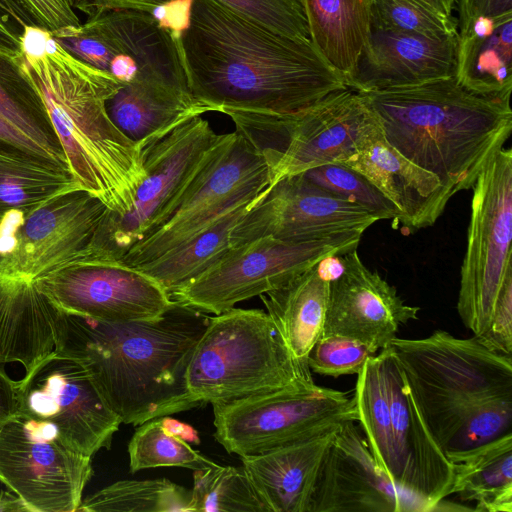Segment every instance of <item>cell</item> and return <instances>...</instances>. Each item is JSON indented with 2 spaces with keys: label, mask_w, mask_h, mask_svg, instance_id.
Wrapping results in <instances>:
<instances>
[{
  "label": "cell",
  "mask_w": 512,
  "mask_h": 512,
  "mask_svg": "<svg viewBox=\"0 0 512 512\" xmlns=\"http://www.w3.org/2000/svg\"><path fill=\"white\" fill-rule=\"evenodd\" d=\"M179 44L191 94L208 112L291 114L347 88L312 42L219 0H192Z\"/></svg>",
  "instance_id": "obj_1"
},
{
  "label": "cell",
  "mask_w": 512,
  "mask_h": 512,
  "mask_svg": "<svg viewBox=\"0 0 512 512\" xmlns=\"http://www.w3.org/2000/svg\"><path fill=\"white\" fill-rule=\"evenodd\" d=\"M19 37L21 67L43 102L68 168L83 190L114 215H125L146 174L141 146L107 111L124 83L74 57L45 28L27 25Z\"/></svg>",
  "instance_id": "obj_2"
},
{
  "label": "cell",
  "mask_w": 512,
  "mask_h": 512,
  "mask_svg": "<svg viewBox=\"0 0 512 512\" xmlns=\"http://www.w3.org/2000/svg\"><path fill=\"white\" fill-rule=\"evenodd\" d=\"M56 351L78 361L122 423L140 425L201 406L187 368L210 317L175 302L160 318L104 322L65 313Z\"/></svg>",
  "instance_id": "obj_3"
},
{
  "label": "cell",
  "mask_w": 512,
  "mask_h": 512,
  "mask_svg": "<svg viewBox=\"0 0 512 512\" xmlns=\"http://www.w3.org/2000/svg\"><path fill=\"white\" fill-rule=\"evenodd\" d=\"M359 93L386 141L453 194L472 188L512 132L510 100L473 93L455 77Z\"/></svg>",
  "instance_id": "obj_4"
},
{
  "label": "cell",
  "mask_w": 512,
  "mask_h": 512,
  "mask_svg": "<svg viewBox=\"0 0 512 512\" xmlns=\"http://www.w3.org/2000/svg\"><path fill=\"white\" fill-rule=\"evenodd\" d=\"M186 382L202 405L316 385L308 363L292 355L267 312L234 307L210 317Z\"/></svg>",
  "instance_id": "obj_5"
},
{
  "label": "cell",
  "mask_w": 512,
  "mask_h": 512,
  "mask_svg": "<svg viewBox=\"0 0 512 512\" xmlns=\"http://www.w3.org/2000/svg\"><path fill=\"white\" fill-rule=\"evenodd\" d=\"M390 347L443 451L475 406L512 397L511 356L487 349L474 337L436 330L422 339L395 337Z\"/></svg>",
  "instance_id": "obj_6"
},
{
  "label": "cell",
  "mask_w": 512,
  "mask_h": 512,
  "mask_svg": "<svg viewBox=\"0 0 512 512\" xmlns=\"http://www.w3.org/2000/svg\"><path fill=\"white\" fill-rule=\"evenodd\" d=\"M236 132L264 156L272 186L284 177L342 163L382 134L361 94L349 87L291 114L231 110Z\"/></svg>",
  "instance_id": "obj_7"
},
{
  "label": "cell",
  "mask_w": 512,
  "mask_h": 512,
  "mask_svg": "<svg viewBox=\"0 0 512 512\" xmlns=\"http://www.w3.org/2000/svg\"><path fill=\"white\" fill-rule=\"evenodd\" d=\"M220 137L207 120L195 116L141 144L146 177L128 213L118 217L107 211L92 260L121 261L132 246L165 224Z\"/></svg>",
  "instance_id": "obj_8"
},
{
  "label": "cell",
  "mask_w": 512,
  "mask_h": 512,
  "mask_svg": "<svg viewBox=\"0 0 512 512\" xmlns=\"http://www.w3.org/2000/svg\"><path fill=\"white\" fill-rule=\"evenodd\" d=\"M108 207L86 190L0 213V281L35 282L91 261Z\"/></svg>",
  "instance_id": "obj_9"
},
{
  "label": "cell",
  "mask_w": 512,
  "mask_h": 512,
  "mask_svg": "<svg viewBox=\"0 0 512 512\" xmlns=\"http://www.w3.org/2000/svg\"><path fill=\"white\" fill-rule=\"evenodd\" d=\"M362 235L306 242L261 237L231 246L199 276L174 290L178 304L218 315L275 290L324 259L357 249Z\"/></svg>",
  "instance_id": "obj_10"
},
{
  "label": "cell",
  "mask_w": 512,
  "mask_h": 512,
  "mask_svg": "<svg viewBox=\"0 0 512 512\" xmlns=\"http://www.w3.org/2000/svg\"><path fill=\"white\" fill-rule=\"evenodd\" d=\"M472 188L457 311L473 336H479L487 329L501 288L512 275L511 148H502L492 157Z\"/></svg>",
  "instance_id": "obj_11"
},
{
  "label": "cell",
  "mask_w": 512,
  "mask_h": 512,
  "mask_svg": "<svg viewBox=\"0 0 512 512\" xmlns=\"http://www.w3.org/2000/svg\"><path fill=\"white\" fill-rule=\"evenodd\" d=\"M269 167L245 137L221 134L170 219L132 246L121 262L136 267L193 238L236 206L260 195Z\"/></svg>",
  "instance_id": "obj_12"
},
{
  "label": "cell",
  "mask_w": 512,
  "mask_h": 512,
  "mask_svg": "<svg viewBox=\"0 0 512 512\" xmlns=\"http://www.w3.org/2000/svg\"><path fill=\"white\" fill-rule=\"evenodd\" d=\"M214 438L239 457L261 454L357 421L354 399L315 385L213 404Z\"/></svg>",
  "instance_id": "obj_13"
},
{
  "label": "cell",
  "mask_w": 512,
  "mask_h": 512,
  "mask_svg": "<svg viewBox=\"0 0 512 512\" xmlns=\"http://www.w3.org/2000/svg\"><path fill=\"white\" fill-rule=\"evenodd\" d=\"M92 458L66 445L54 427L17 413L0 426V482L30 512H77Z\"/></svg>",
  "instance_id": "obj_14"
},
{
  "label": "cell",
  "mask_w": 512,
  "mask_h": 512,
  "mask_svg": "<svg viewBox=\"0 0 512 512\" xmlns=\"http://www.w3.org/2000/svg\"><path fill=\"white\" fill-rule=\"evenodd\" d=\"M18 412L55 428L71 449L93 458L122 424L87 370L54 351L17 381Z\"/></svg>",
  "instance_id": "obj_15"
},
{
  "label": "cell",
  "mask_w": 512,
  "mask_h": 512,
  "mask_svg": "<svg viewBox=\"0 0 512 512\" xmlns=\"http://www.w3.org/2000/svg\"><path fill=\"white\" fill-rule=\"evenodd\" d=\"M76 54L123 83L158 81L189 89L179 37L137 9L98 13L79 26Z\"/></svg>",
  "instance_id": "obj_16"
},
{
  "label": "cell",
  "mask_w": 512,
  "mask_h": 512,
  "mask_svg": "<svg viewBox=\"0 0 512 512\" xmlns=\"http://www.w3.org/2000/svg\"><path fill=\"white\" fill-rule=\"evenodd\" d=\"M378 221L372 213L297 174L267 187L232 230L231 246L261 237L306 242L362 235Z\"/></svg>",
  "instance_id": "obj_17"
},
{
  "label": "cell",
  "mask_w": 512,
  "mask_h": 512,
  "mask_svg": "<svg viewBox=\"0 0 512 512\" xmlns=\"http://www.w3.org/2000/svg\"><path fill=\"white\" fill-rule=\"evenodd\" d=\"M34 283L63 312L104 322L154 320L175 305L157 281L121 261L67 266Z\"/></svg>",
  "instance_id": "obj_18"
},
{
  "label": "cell",
  "mask_w": 512,
  "mask_h": 512,
  "mask_svg": "<svg viewBox=\"0 0 512 512\" xmlns=\"http://www.w3.org/2000/svg\"><path fill=\"white\" fill-rule=\"evenodd\" d=\"M379 355L401 470L400 490L422 512L435 511L450 496L453 464L432 434L392 348L381 349Z\"/></svg>",
  "instance_id": "obj_19"
},
{
  "label": "cell",
  "mask_w": 512,
  "mask_h": 512,
  "mask_svg": "<svg viewBox=\"0 0 512 512\" xmlns=\"http://www.w3.org/2000/svg\"><path fill=\"white\" fill-rule=\"evenodd\" d=\"M354 422L337 428L322 459L308 512H422L379 470Z\"/></svg>",
  "instance_id": "obj_20"
},
{
  "label": "cell",
  "mask_w": 512,
  "mask_h": 512,
  "mask_svg": "<svg viewBox=\"0 0 512 512\" xmlns=\"http://www.w3.org/2000/svg\"><path fill=\"white\" fill-rule=\"evenodd\" d=\"M339 259L342 270L330 281L322 335L346 336L378 350L389 347L400 325L418 319L420 308L406 304L356 250Z\"/></svg>",
  "instance_id": "obj_21"
},
{
  "label": "cell",
  "mask_w": 512,
  "mask_h": 512,
  "mask_svg": "<svg viewBox=\"0 0 512 512\" xmlns=\"http://www.w3.org/2000/svg\"><path fill=\"white\" fill-rule=\"evenodd\" d=\"M457 44L458 35L437 38L371 29L347 87L369 92L455 77Z\"/></svg>",
  "instance_id": "obj_22"
},
{
  "label": "cell",
  "mask_w": 512,
  "mask_h": 512,
  "mask_svg": "<svg viewBox=\"0 0 512 512\" xmlns=\"http://www.w3.org/2000/svg\"><path fill=\"white\" fill-rule=\"evenodd\" d=\"M340 164L365 176L400 211L409 232L432 226L454 195L433 173L391 146L383 133Z\"/></svg>",
  "instance_id": "obj_23"
},
{
  "label": "cell",
  "mask_w": 512,
  "mask_h": 512,
  "mask_svg": "<svg viewBox=\"0 0 512 512\" xmlns=\"http://www.w3.org/2000/svg\"><path fill=\"white\" fill-rule=\"evenodd\" d=\"M64 322L34 282L0 281V363L19 362L28 374L56 350Z\"/></svg>",
  "instance_id": "obj_24"
},
{
  "label": "cell",
  "mask_w": 512,
  "mask_h": 512,
  "mask_svg": "<svg viewBox=\"0 0 512 512\" xmlns=\"http://www.w3.org/2000/svg\"><path fill=\"white\" fill-rule=\"evenodd\" d=\"M339 426L277 449L240 457L269 512H308L322 459Z\"/></svg>",
  "instance_id": "obj_25"
},
{
  "label": "cell",
  "mask_w": 512,
  "mask_h": 512,
  "mask_svg": "<svg viewBox=\"0 0 512 512\" xmlns=\"http://www.w3.org/2000/svg\"><path fill=\"white\" fill-rule=\"evenodd\" d=\"M455 78L473 93L510 100L512 14L479 17L459 28Z\"/></svg>",
  "instance_id": "obj_26"
},
{
  "label": "cell",
  "mask_w": 512,
  "mask_h": 512,
  "mask_svg": "<svg viewBox=\"0 0 512 512\" xmlns=\"http://www.w3.org/2000/svg\"><path fill=\"white\" fill-rule=\"evenodd\" d=\"M115 126L139 145L208 112L190 90L158 81L124 83L107 102Z\"/></svg>",
  "instance_id": "obj_27"
},
{
  "label": "cell",
  "mask_w": 512,
  "mask_h": 512,
  "mask_svg": "<svg viewBox=\"0 0 512 512\" xmlns=\"http://www.w3.org/2000/svg\"><path fill=\"white\" fill-rule=\"evenodd\" d=\"M329 288L330 280L323 276L318 263L259 296L286 346L299 361L307 362L311 348L322 335Z\"/></svg>",
  "instance_id": "obj_28"
},
{
  "label": "cell",
  "mask_w": 512,
  "mask_h": 512,
  "mask_svg": "<svg viewBox=\"0 0 512 512\" xmlns=\"http://www.w3.org/2000/svg\"><path fill=\"white\" fill-rule=\"evenodd\" d=\"M311 41L347 82L371 34L369 0H303Z\"/></svg>",
  "instance_id": "obj_29"
},
{
  "label": "cell",
  "mask_w": 512,
  "mask_h": 512,
  "mask_svg": "<svg viewBox=\"0 0 512 512\" xmlns=\"http://www.w3.org/2000/svg\"><path fill=\"white\" fill-rule=\"evenodd\" d=\"M454 468L450 495L475 502V511L512 512V433L447 455Z\"/></svg>",
  "instance_id": "obj_30"
},
{
  "label": "cell",
  "mask_w": 512,
  "mask_h": 512,
  "mask_svg": "<svg viewBox=\"0 0 512 512\" xmlns=\"http://www.w3.org/2000/svg\"><path fill=\"white\" fill-rule=\"evenodd\" d=\"M82 189L66 164L0 145V213L45 203Z\"/></svg>",
  "instance_id": "obj_31"
},
{
  "label": "cell",
  "mask_w": 512,
  "mask_h": 512,
  "mask_svg": "<svg viewBox=\"0 0 512 512\" xmlns=\"http://www.w3.org/2000/svg\"><path fill=\"white\" fill-rule=\"evenodd\" d=\"M258 197L236 206L180 246L135 268L157 281L170 295L231 248L232 230Z\"/></svg>",
  "instance_id": "obj_32"
},
{
  "label": "cell",
  "mask_w": 512,
  "mask_h": 512,
  "mask_svg": "<svg viewBox=\"0 0 512 512\" xmlns=\"http://www.w3.org/2000/svg\"><path fill=\"white\" fill-rule=\"evenodd\" d=\"M0 119L30 140L46 158L66 164L43 102L24 73L19 57L3 53H0Z\"/></svg>",
  "instance_id": "obj_33"
},
{
  "label": "cell",
  "mask_w": 512,
  "mask_h": 512,
  "mask_svg": "<svg viewBox=\"0 0 512 512\" xmlns=\"http://www.w3.org/2000/svg\"><path fill=\"white\" fill-rule=\"evenodd\" d=\"M353 399L357 421L377 467L400 490L401 470L379 353L370 357L357 374Z\"/></svg>",
  "instance_id": "obj_34"
},
{
  "label": "cell",
  "mask_w": 512,
  "mask_h": 512,
  "mask_svg": "<svg viewBox=\"0 0 512 512\" xmlns=\"http://www.w3.org/2000/svg\"><path fill=\"white\" fill-rule=\"evenodd\" d=\"M197 431L188 424L168 416L139 425L128 444L129 469L184 467L192 470L217 466L190 443L199 444Z\"/></svg>",
  "instance_id": "obj_35"
},
{
  "label": "cell",
  "mask_w": 512,
  "mask_h": 512,
  "mask_svg": "<svg viewBox=\"0 0 512 512\" xmlns=\"http://www.w3.org/2000/svg\"><path fill=\"white\" fill-rule=\"evenodd\" d=\"M191 512V491L166 478L121 480L82 499L77 512Z\"/></svg>",
  "instance_id": "obj_36"
},
{
  "label": "cell",
  "mask_w": 512,
  "mask_h": 512,
  "mask_svg": "<svg viewBox=\"0 0 512 512\" xmlns=\"http://www.w3.org/2000/svg\"><path fill=\"white\" fill-rule=\"evenodd\" d=\"M190 491L191 512H269L243 466L194 470Z\"/></svg>",
  "instance_id": "obj_37"
},
{
  "label": "cell",
  "mask_w": 512,
  "mask_h": 512,
  "mask_svg": "<svg viewBox=\"0 0 512 512\" xmlns=\"http://www.w3.org/2000/svg\"><path fill=\"white\" fill-rule=\"evenodd\" d=\"M371 29L416 33L429 37L458 35V23L420 0H369Z\"/></svg>",
  "instance_id": "obj_38"
},
{
  "label": "cell",
  "mask_w": 512,
  "mask_h": 512,
  "mask_svg": "<svg viewBox=\"0 0 512 512\" xmlns=\"http://www.w3.org/2000/svg\"><path fill=\"white\" fill-rule=\"evenodd\" d=\"M301 174L325 191L365 208L378 220H398L400 216V211L395 204L373 183L344 164H326Z\"/></svg>",
  "instance_id": "obj_39"
},
{
  "label": "cell",
  "mask_w": 512,
  "mask_h": 512,
  "mask_svg": "<svg viewBox=\"0 0 512 512\" xmlns=\"http://www.w3.org/2000/svg\"><path fill=\"white\" fill-rule=\"evenodd\" d=\"M512 433V397L475 406L444 448L446 455L465 452Z\"/></svg>",
  "instance_id": "obj_40"
},
{
  "label": "cell",
  "mask_w": 512,
  "mask_h": 512,
  "mask_svg": "<svg viewBox=\"0 0 512 512\" xmlns=\"http://www.w3.org/2000/svg\"><path fill=\"white\" fill-rule=\"evenodd\" d=\"M379 350L365 342L341 335H321L311 348L307 363L311 371L332 377L358 374Z\"/></svg>",
  "instance_id": "obj_41"
},
{
  "label": "cell",
  "mask_w": 512,
  "mask_h": 512,
  "mask_svg": "<svg viewBox=\"0 0 512 512\" xmlns=\"http://www.w3.org/2000/svg\"><path fill=\"white\" fill-rule=\"evenodd\" d=\"M291 37L311 41L303 0H219Z\"/></svg>",
  "instance_id": "obj_42"
},
{
  "label": "cell",
  "mask_w": 512,
  "mask_h": 512,
  "mask_svg": "<svg viewBox=\"0 0 512 512\" xmlns=\"http://www.w3.org/2000/svg\"><path fill=\"white\" fill-rule=\"evenodd\" d=\"M487 349L511 356L512 352V275L498 295L491 321L479 336H473Z\"/></svg>",
  "instance_id": "obj_43"
},
{
  "label": "cell",
  "mask_w": 512,
  "mask_h": 512,
  "mask_svg": "<svg viewBox=\"0 0 512 512\" xmlns=\"http://www.w3.org/2000/svg\"><path fill=\"white\" fill-rule=\"evenodd\" d=\"M33 19L36 26L52 34L79 26L80 20L68 0H17Z\"/></svg>",
  "instance_id": "obj_44"
},
{
  "label": "cell",
  "mask_w": 512,
  "mask_h": 512,
  "mask_svg": "<svg viewBox=\"0 0 512 512\" xmlns=\"http://www.w3.org/2000/svg\"><path fill=\"white\" fill-rule=\"evenodd\" d=\"M459 28L479 17L512 14V0H457Z\"/></svg>",
  "instance_id": "obj_45"
},
{
  "label": "cell",
  "mask_w": 512,
  "mask_h": 512,
  "mask_svg": "<svg viewBox=\"0 0 512 512\" xmlns=\"http://www.w3.org/2000/svg\"><path fill=\"white\" fill-rule=\"evenodd\" d=\"M72 7L79 9L88 17L116 9H137L153 12L155 8L172 0H68Z\"/></svg>",
  "instance_id": "obj_46"
},
{
  "label": "cell",
  "mask_w": 512,
  "mask_h": 512,
  "mask_svg": "<svg viewBox=\"0 0 512 512\" xmlns=\"http://www.w3.org/2000/svg\"><path fill=\"white\" fill-rule=\"evenodd\" d=\"M18 386L0 363V426L18 413Z\"/></svg>",
  "instance_id": "obj_47"
},
{
  "label": "cell",
  "mask_w": 512,
  "mask_h": 512,
  "mask_svg": "<svg viewBox=\"0 0 512 512\" xmlns=\"http://www.w3.org/2000/svg\"><path fill=\"white\" fill-rule=\"evenodd\" d=\"M7 20L0 12V53L17 58L22 55L20 34Z\"/></svg>",
  "instance_id": "obj_48"
},
{
  "label": "cell",
  "mask_w": 512,
  "mask_h": 512,
  "mask_svg": "<svg viewBox=\"0 0 512 512\" xmlns=\"http://www.w3.org/2000/svg\"><path fill=\"white\" fill-rule=\"evenodd\" d=\"M0 145H9L20 149L36 153L45 157L41 151L26 137L10 127L0 119ZM49 159V158H48Z\"/></svg>",
  "instance_id": "obj_49"
},
{
  "label": "cell",
  "mask_w": 512,
  "mask_h": 512,
  "mask_svg": "<svg viewBox=\"0 0 512 512\" xmlns=\"http://www.w3.org/2000/svg\"><path fill=\"white\" fill-rule=\"evenodd\" d=\"M0 12L9 22L12 21L17 25L20 33L25 26L35 25L33 19L17 0H0Z\"/></svg>",
  "instance_id": "obj_50"
},
{
  "label": "cell",
  "mask_w": 512,
  "mask_h": 512,
  "mask_svg": "<svg viewBox=\"0 0 512 512\" xmlns=\"http://www.w3.org/2000/svg\"><path fill=\"white\" fill-rule=\"evenodd\" d=\"M0 512H30V509L14 492L0 490Z\"/></svg>",
  "instance_id": "obj_51"
},
{
  "label": "cell",
  "mask_w": 512,
  "mask_h": 512,
  "mask_svg": "<svg viewBox=\"0 0 512 512\" xmlns=\"http://www.w3.org/2000/svg\"><path fill=\"white\" fill-rule=\"evenodd\" d=\"M436 12L446 17H453L452 11L456 0H420Z\"/></svg>",
  "instance_id": "obj_52"
}]
</instances>
